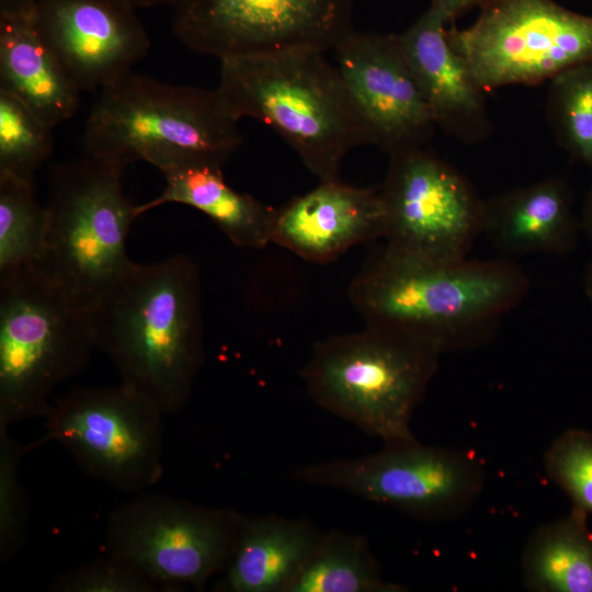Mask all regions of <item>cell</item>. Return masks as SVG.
Returning <instances> with one entry per match:
<instances>
[{
  "instance_id": "8992f818",
  "label": "cell",
  "mask_w": 592,
  "mask_h": 592,
  "mask_svg": "<svg viewBox=\"0 0 592 592\" xmlns=\"http://www.w3.org/2000/svg\"><path fill=\"white\" fill-rule=\"evenodd\" d=\"M95 348L90 307L41 266L0 276V428L45 417Z\"/></svg>"
},
{
  "instance_id": "6da1fadb",
  "label": "cell",
  "mask_w": 592,
  "mask_h": 592,
  "mask_svg": "<svg viewBox=\"0 0 592 592\" xmlns=\"http://www.w3.org/2000/svg\"><path fill=\"white\" fill-rule=\"evenodd\" d=\"M201 296L197 264L177 254L134 262L90 306L96 349L164 415L187 402L203 362Z\"/></svg>"
},
{
  "instance_id": "f1b7e54d",
  "label": "cell",
  "mask_w": 592,
  "mask_h": 592,
  "mask_svg": "<svg viewBox=\"0 0 592 592\" xmlns=\"http://www.w3.org/2000/svg\"><path fill=\"white\" fill-rule=\"evenodd\" d=\"M157 584L132 563L109 555L53 580L57 592H151Z\"/></svg>"
},
{
  "instance_id": "ba28073f",
  "label": "cell",
  "mask_w": 592,
  "mask_h": 592,
  "mask_svg": "<svg viewBox=\"0 0 592 592\" xmlns=\"http://www.w3.org/2000/svg\"><path fill=\"white\" fill-rule=\"evenodd\" d=\"M164 413L123 384L78 388L52 403L45 432L23 452L60 444L90 477L119 492H139L162 476Z\"/></svg>"
},
{
  "instance_id": "cb8c5ba5",
  "label": "cell",
  "mask_w": 592,
  "mask_h": 592,
  "mask_svg": "<svg viewBox=\"0 0 592 592\" xmlns=\"http://www.w3.org/2000/svg\"><path fill=\"white\" fill-rule=\"evenodd\" d=\"M46 239L47 210L33 180L0 175V276L39 265Z\"/></svg>"
},
{
  "instance_id": "d4e9b609",
  "label": "cell",
  "mask_w": 592,
  "mask_h": 592,
  "mask_svg": "<svg viewBox=\"0 0 592 592\" xmlns=\"http://www.w3.org/2000/svg\"><path fill=\"white\" fill-rule=\"evenodd\" d=\"M548 116L560 144L592 169V61L550 80Z\"/></svg>"
},
{
  "instance_id": "4316f807",
  "label": "cell",
  "mask_w": 592,
  "mask_h": 592,
  "mask_svg": "<svg viewBox=\"0 0 592 592\" xmlns=\"http://www.w3.org/2000/svg\"><path fill=\"white\" fill-rule=\"evenodd\" d=\"M549 479L572 500V505L592 513V433L570 429L556 437L544 454Z\"/></svg>"
},
{
  "instance_id": "ffe728a7",
  "label": "cell",
  "mask_w": 592,
  "mask_h": 592,
  "mask_svg": "<svg viewBox=\"0 0 592 592\" xmlns=\"http://www.w3.org/2000/svg\"><path fill=\"white\" fill-rule=\"evenodd\" d=\"M320 535L304 519L244 516L234 555L214 590L287 592Z\"/></svg>"
},
{
  "instance_id": "ac0fdd59",
  "label": "cell",
  "mask_w": 592,
  "mask_h": 592,
  "mask_svg": "<svg viewBox=\"0 0 592 592\" xmlns=\"http://www.w3.org/2000/svg\"><path fill=\"white\" fill-rule=\"evenodd\" d=\"M579 227L570 192L558 178L486 201L482 235L506 259L568 254L577 247Z\"/></svg>"
},
{
  "instance_id": "d6986e66",
  "label": "cell",
  "mask_w": 592,
  "mask_h": 592,
  "mask_svg": "<svg viewBox=\"0 0 592 592\" xmlns=\"http://www.w3.org/2000/svg\"><path fill=\"white\" fill-rule=\"evenodd\" d=\"M0 89L21 100L52 128L79 109L82 91L43 37L35 5L0 14Z\"/></svg>"
},
{
  "instance_id": "4fadbf2b",
  "label": "cell",
  "mask_w": 592,
  "mask_h": 592,
  "mask_svg": "<svg viewBox=\"0 0 592 592\" xmlns=\"http://www.w3.org/2000/svg\"><path fill=\"white\" fill-rule=\"evenodd\" d=\"M173 32L219 60L293 49H333L352 27V0H182Z\"/></svg>"
},
{
  "instance_id": "f546056e",
  "label": "cell",
  "mask_w": 592,
  "mask_h": 592,
  "mask_svg": "<svg viewBox=\"0 0 592 592\" xmlns=\"http://www.w3.org/2000/svg\"><path fill=\"white\" fill-rule=\"evenodd\" d=\"M491 0H431L430 7L440 11L449 23L462 13L476 8L483 7Z\"/></svg>"
},
{
  "instance_id": "5bb4252c",
  "label": "cell",
  "mask_w": 592,
  "mask_h": 592,
  "mask_svg": "<svg viewBox=\"0 0 592 592\" xmlns=\"http://www.w3.org/2000/svg\"><path fill=\"white\" fill-rule=\"evenodd\" d=\"M335 67L388 153L425 146L435 124L398 35L352 31L333 48Z\"/></svg>"
},
{
  "instance_id": "d6a6232c",
  "label": "cell",
  "mask_w": 592,
  "mask_h": 592,
  "mask_svg": "<svg viewBox=\"0 0 592 592\" xmlns=\"http://www.w3.org/2000/svg\"><path fill=\"white\" fill-rule=\"evenodd\" d=\"M581 226L592 244V191L585 201Z\"/></svg>"
},
{
  "instance_id": "9a60e30c",
  "label": "cell",
  "mask_w": 592,
  "mask_h": 592,
  "mask_svg": "<svg viewBox=\"0 0 592 592\" xmlns=\"http://www.w3.org/2000/svg\"><path fill=\"white\" fill-rule=\"evenodd\" d=\"M35 18L81 91L101 90L150 47L136 9L118 0H38Z\"/></svg>"
},
{
  "instance_id": "5b68a950",
  "label": "cell",
  "mask_w": 592,
  "mask_h": 592,
  "mask_svg": "<svg viewBox=\"0 0 592 592\" xmlns=\"http://www.w3.org/2000/svg\"><path fill=\"white\" fill-rule=\"evenodd\" d=\"M442 351L408 332L375 325L317 342L300 377L311 399L384 446L418 442L414 410Z\"/></svg>"
},
{
  "instance_id": "30bf717a",
  "label": "cell",
  "mask_w": 592,
  "mask_h": 592,
  "mask_svg": "<svg viewBox=\"0 0 592 592\" xmlns=\"http://www.w3.org/2000/svg\"><path fill=\"white\" fill-rule=\"evenodd\" d=\"M243 517L232 509L144 493L110 515L105 545L157 585L201 589L227 568Z\"/></svg>"
},
{
  "instance_id": "277c9868",
  "label": "cell",
  "mask_w": 592,
  "mask_h": 592,
  "mask_svg": "<svg viewBox=\"0 0 592 592\" xmlns=\"http://www.w3.org/2000/svg\"><path fill=\"white\" fill-rule=\"evenodd\" d=\"M217 89L177 86L132 70L101 90L84 125V155L125 169L145 161L162 173L223 167L243 138Z\"/></svg>"
},
{
  "instance_id": "7c38bea8",
  "label": "cell",
  "mask_w": 592,
  "mask_h": 592,
  "mask_svg": "<svg viewBox=\"0 0 592 592\" xmlns=\"http://www.w3.org/2000/svg\"><path fill=\"white\" fill-rule=\"evenodd\" d=\"M379 187L388 249L434 261L467 258L482 235L486 201L425 146L389 153Z\"/></svg>"
},
{
  "instance_id": "52a82bcc",
  "label": "cell",
  "mask_w": 592,
  "mask_h": 592,
  "mask_svg": "<svg viewBox=\"0 0 592 592\" xmlns=\"http://www.w3.org/2000/svg\"><path fill=\"white\" fill-rule=\"evenodd\" d=\"M124 170L84 155L50 172L46 253L38 266L88 307L134 263L126 242L139 216L124 194Z\"/></svg>"
},
{
  "instance_id": "3957f363",
  "label": "cell",
  "mask_w": 592,
  "mask_h": 592,
  "mask_svg": "<svg viewBox=\"0 0 592 592\" xmlns=\"http://www.w3.org/2000/svg\"><path fill=\"white\" fill-rule=\"evenodd\" d=\"M216 89L237 121L251 117L269 125L320 181L338 180L349 151L374 145L357 103L323 52L221 59Z\"/></svg>"
},
{
  "instance_id": "83f0119b",
  "label": "cell",
  "mask_w": 592,
  "mask_h": 592,
  "mask_svg": "<svg viewBox=\"0 0 592 592\" xmlns=\"http://www.w3.org/2000/svg\"><path fill=\"white\" fill-rule=\"evenodd\" d=\"M23 447L0 428V556L5 561L20 548L26 530V506L18 478L19 458Z\"/></svg>"
},
{
  "instance_id": "e0dca14e",
  "label": "cell",
  "mask_w": 592,
  "mask_h": 592,
  "mask_svg": "<svg viewBox=\"0 0 592 592\" xmlns=\"http://www.w3.org/2000/svg\"><path fill=\"white\" fill-rule=\"evenodd\" d=\"M447 23L429 7L398 37L435 126L460 141L477 144L491 134L486 91L452 46Z\"/></svg>"
},
{
  "instance_id": "603a6c76",
  "label": "cell",
  "mask_w": 592,
  "mask_h": 592,
  "mask_svg": "<svg viewBox=\"0 0 592 592\" xmlns=\"http://www.w3.org/2000/svg\"><path fill=\"white\" fill-rule=\"evenodd\" d=\"M382 576L364 536L338 530L319 540L287 592H403Z\"/></svg>"
},
{
  "instance_id": "2e32d148",
  "label": "cell",
  "mask_w": 592,
  "mask_h": 592,
  "mask_svg": "<svg viewBox=\"0 0 592 592\" xmlns=\"http://www.w3.org/2000/svg\"><path fill=\"white\" fill-rule=\"evenodd\" d=\"M379 187H357L339 179L275 209L272 242L316 263L329 262L354 246L384 237Z\"/></svg>"
},
{
  "instance_id": "1f68e13d",
  "label": "cell",
  "mask_w": 592,
  "mask_h": 592,
  "mask_svg": "<svg viewBox=\"0 0 592 592\" xmlns=\"http://www.w3.org/2000/svg\"><path fill=\"white\" fill-rule=\"evenodd\" d=\"M134 9L150 8L156 5H170L174 8L182 0H118Z\"/></svg>"
},
{
  "instance_id": "484cf974",
  "label": "cell",
  "mask_w": 592,
  "mask_h": 592,
  "mask_svg": "<svg viewBox=\"0 0 592 592\" xmlns=\"http://www.w3.org/2000/svg\"><path fill=\"white\" fill-rule=\"evenodd\" d=\"M52 127L0 89V175L33 180L53 150Z\"/></svg>"
},
{
  "instance_id": "7402d4cb",
  "label": "cell",
  "mask_w": 592,
  "mask_h": 592,
  "mask_svg": "<svg viewBox=\"0 0 592 592\" xmlns=\"http://www.w3.org/2000/svg\"><path fill=\"white\" fill-rule=\"evenodd\" d=\"M522 572L533 592H592L588 512L572 505L561 519L537 527L525 544Z\"/></svg>"
},
{
  "instance_id": "9c48e42d",
  "label": "cell",
  "mask_w": 592,
  "mask_h": 592,
  "mask_svg": "<svg viewBox=\"0 0 592 592\" xmlns=\"http://www.w3.org/2000/svg\"><path fill=\"white\" fill-rule=\"evenodd\" d=\"M464 30L447 29L452 46L486 91L535 86L592 61V18L554 0H491Z\"/></svg>"
},
{
  "instance_id": "44dd1931",
  "label": "cell",
  "mask_w": 592,
  "mask_h": 592,
  "mask_svg": "<svg viewBox=\"0 0 592 592\" xmlns=\"http://www.w3.org/2000/svg\"><path fill=\"white\" fill-rule=\"evenodd\" d=\"M160 195L136 205L138 216L169 203L193 207L209 217L239 248L261 249L272 242L275 209L230 187L221 167L191 164L163 173Z\"/></svg>"
},
{
  "instance_id": "836d02e7",
  "label": "cell",
  "mask_w": 592,
  "mask_h": 592,
  "mask_svg": "<svg viewBox=\"0 0 592 592\" xmlns=\"http://www.w3.org/2000/svg\"><path fill=\"white\" fill-rule=\"evenodd\" d=\"M584 292L585 296L589 299L591 306H592V261L587 270L585 277H584Z\"/></svg>"
},
{
  "instance_id": "7a4b0ae2",
  "label": "cell",
  "mask_w": 592,
  "mask_h": 592,
  "mask_svg": "<svg viewBox=\"0 0 592 592\" xmlns=\"http://www.w3.org/2000/svg\"><path fill=\"white\" fill-rule=\"evenodd\" d=\"M528 289L511 259L434 261L384 246L353 278L349 297L366 325L408 332L445 353L488 342Z\"/></svg>"
},
{
  "instance_id": "4dcf8cb0",
  "label": "cell",
  "mask_w": 592,
  "mask_h": 592,
  "mask_svg": "<svg viewBox=\"0 0 592 592\" xmlns=\"http://www.w3.org/2000/svg\"><path fill=\"white\" fill-rule=\"evenodd\" d=\"M38 0H0V14L33 8Z\"/></svg>"
},
{
  "instance_id": "8fae6325",
  "label": "cell",
  "mask_w": 592,
  "mask_h": 592,
  "mask_svg": "<svg viewBox=\"0 0 592 592\" xmlns=\"http://www.w3.org/2000/svg\"><path fill=\"white\" fill-rule=\"evenodd\" d=\"M295 479L331 488L428 521L455 519L479 499L482 465L464 451L426 446L419 441L355 459L303 466Z\"/></svg>"
}]
</instances>
